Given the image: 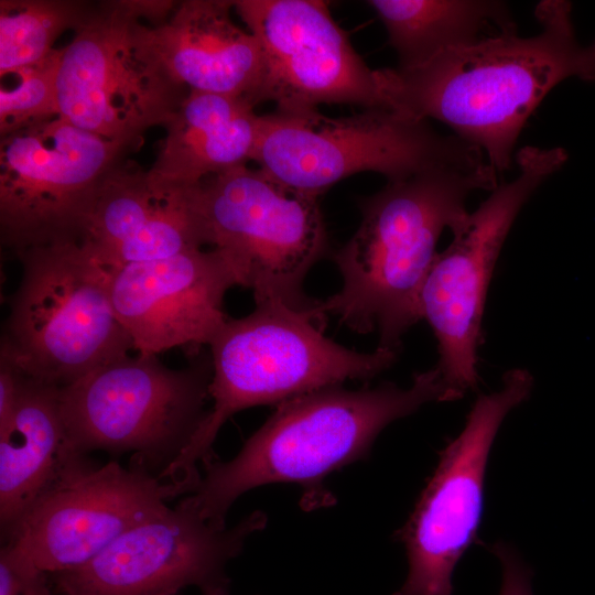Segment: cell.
Here are the masks:
<instances>
[{"label": "cell", "instance_id": "cell-21", "mask_svg": "<svg viewBox=\"0 0 595 595\" xmlns=\"http://www.w3.org/2000/svg\"><path fill=\"white\" fill-rule=\"evenodd\" d=\"M399 68L420 66L443 52L517 33L507 6L491 0H370Z\"/></svg>", "mask_w": 595, "mask_h": 595}, {"label": "cell", "instance_id": "cell-17", "mask_svg": "<svg viewBox=\"0 0 595 595\" xmlns=\"http://www.w3.org/2000/svg\"><path fill=\"white\" fill-rule=\"evenodd\" d=\"M192 191L160 185L121 160L102 181L80 242L107 268L202 249Z\"/></svg>", "mask_w": 595, "mask_h": 595}, {"label": "cell", "instance_id": "cell-1", "mask_svg": "<svg viewBox=\"0 0 595 595\" xmlns=\"http://www.w3.org/2000/svg\"><path fill=\"white\" fill-rule=\"evenodd\" d=\"M572 4L541 1V30L452 48L412 68H380L386 105L418 120L436 119L477 147L497 172L512 163L517 139L530 115L561 82H595V40L578 43Z\"/></svg>", "mask_w": 595, "mask_h": 595}, {"label": "cell", "instance_id": "cell-14", "mask_svg": "<svg viewBox=\"0 0 595 595\" xmlns=\"http://www.w3.org/2000/svg\"><path fill=\"white\" fill-rule=\"evenodd\" d=\"M53 482L36 498L6 542L15 544L46 573L78 569L121 534L164 511L185 494L137 462L93 465L87 456L65 457Z\"/></svg>", "mask_w": 595, "mask_h": 595}, {"label": "cell", "instance_id": "cell-13", "mask_svg": "<svg viewBox=\"0 0 595 595\" xmlns=\"http://www.w3.org/2000/svg\"><path fill=\"white\" fill-rule=\"evenodd\" d=\"M260 510L232 527L206 520L191 496L132 527L87 564L54 574L61 595H228L226 565L267 524Z\"/></svg>", "mask_w": 595, "mask_h": 595}, {"label": "cell", "instance_id": "cell-24", "mask_svg": "<svg viewBox=\"0 0 595 595\" xmlns=\"http://www.w3.org/2000/svg\"><path fill=\"white\" fill-rule=\"evenodd\" d=\"M46 574L15 544L1 548L0 595H51Z\"/></svg>", "mask_w": 595, "mask_h": 595}, {"label": "cell", "instance_id": "cell-7", "mask_svg": "<svg viewBox=\"0 0 595 595\" xmlns=\"http://www.w3.org/2000/svg\"><path fill=\"white\" fill-rule=\"evenodd\" d=\"M175 7L166 0H117L94 4L61 48L58 116L109 140L136 144L164 126L187 93L160 63L141 19L162 22Z\"/></svg>", "mask_w": 595, "mask_h": 595}, {"label": "cell", "instance_id": "cell-3", "mask_svg": "<svg viewBox=\"0 0 595 595\" xmlns=\"http://www.w3.org/2000/svg\"><path fill=\"white\" fill-rule=\"evenodd\" d=\"M431 401H452L436 367L416 374L407 389L334 386L284 400L232 459L204 464L205 475L190 496L201 515L217 524H226L240 495L266 484L301 485L304 508L328 505L323 478L367 457L388 424Z\"/></svg>", "mask_w": 595, "mask_h": 595}, {"label": "cell", "instance_id": "cell-2", "mask_svg": "<svg viewBox=\"0 0 595 595\" xmlns=\"http://www.w3.org/2000/svg\"><path fill=\"white\" fill-rule=\"evenodd\" d=\"M496 171L444 166L389 182L360 204V226L334 256L339 292L318 300L316 312L333 314L357 333L379 332V348L398 351L402 336L421 320L420 296L444 228L457 231L475 190L494 191Z\"/></svg>", "mask_w": 595, "mask_h": 595}, {"label": "cell", "instance_id": "cell-6", "mask_svg": "<svg viewBox=\"0 0 595 595\" xmlns=\"http://www.w3.org/2000/svg\"><path fill=\"white\" fill-rule=\"evenodd\" d=\"M252 161L281 185L318 197L356 173L394 182L436 167L488 163L477 147L387 107L339 118L317 108L277 109L261 116Z\"/></svg>", "mask_w": 595, "mask_h": 595}, {"label": "cell", "instance_id": "cell-4", "mask_svg": "<svg viewBox=\"0 0 595 595\" xmlns=\"http://www.w3.org/2000/svg\"><path fill=\"white\" fill-rule=\"evenodd\" d=\"M315 307L298 311L280 302H260L249 315L227 318L208 345L213 407L160 478L192 493L201 479L197 464L213 459V443L235 413L346 380H369L393 365L398 351L378 347L359 353L325 337V318Z\"/></svg>", "mask_w": 595, "mask_h": 595}, {"label": "cell", "instance_id": "cell-20", "mask_svg": "<svg viewBox=\"0 0 595 595\" xmlns=\"http://www.w3.org/2000/svg\"><path fill=\"white\" fill-rule=\"evenodd\" d=\"M60 389L26 377L14 413L0 430V527L4 541L61 465L65 428Z\"/></svg>", "mask_w": 595, "mask_h": 595}, {"label": "cell", "instance_id": "cell-22", "mask_svg": "<svg viewBox=\"0 0 595 595\" xmlns=\"http://www.w3.org/2000/svg\"><path fill=\"white\" fill-rule=\"evenodd\" d=\"M93 8L78 0H1L0 76L46 58L56 39L75 31Z\"/></svg>", "mask_w": 595, "mask_h": 595}, {"label": "cell", "instance_id": "cell-18", "mask_svg": "<svg viewBox=\"0 0 595 595\" xmlns=\"http://www.w3.org/2000/svg\"><path fill=\"white\" fill-rule=\"evenodd\" d=\"M234 1L177 2L149 28L151 45L169 76L188 91L263 101L264 60L250 31L230 17Z\"/></svg>", "mask_w": 595, "mask_h": 595}, {"label": "cell", "instance_id": "cell-10", "mask_svg": "<svg viewBox=\"0 0 595 595\" xmlns=\"http://www.w3.org/2000/svg\"><path fill=\"white\" fill-rule=\"evenodd\" d=\"M567 159L561 147L522 148L516 178L491 191L434 259L421 291L420 316L436 337V368L452 401L477 388L485 302L505 239L529 197Z\"/></svg>", "mask_w": 595, "mask_h": 595}, {"label": "cell", "instance_id": "cell-11", "mask_svg": "<svg viewBox=\"0 0 595 595\" xmlns=\"http://www.w3.org/2000/svg\"><path fill=\"white\" fill-rule=\"evenodd\" d=\"M133 145L60 116L0 138V239L14 255L80 241L106 175Z\"/></svg>", "mask_w": 595, "mask_h": 595}, {"label": "cell", "instance_id": "cell-12", "mask_svg": "<svg viewBox=\"0 0 595 595\" xmlns=\"http://www.w3.org/2000/svg\"><path fill=\"white\" fill-rule=\"evenodd\" d=\"M532 388L528 370H508L501 388L476 399L461 433L440 452L433 475L396 533L405 548L409 573L393 595H453L454 569L477 540L493 443L506 415Z\"/></svg>", "mask_w": 595, "mask_h": 595}, {"label": "cell", "instance_id": "cell-16", "mask_svg": "<svg viewBox=\"0 0 595 595\" xmlns=\"http://www.w3.org/2000/svg\"><path fill=\"white\" fill-rule=\"evenodd\" d=\"M107 270L113 311L141 356L175 347L197 355L227 321L224 296L238 285L231 264L215 248Z\"/></svg>", "mask_w": 595, "mask_h": 595}, {"label": "cell", "instance_id": "cell-26", "mask_svg": "<svg viewBox=\"0 0 595 595\" xmlns=\"http://www.w3.org/2000/svg\"><path fill=\"white\" fill-rule=\"evenodd\" d=\"M26 376L8 358L0 356V430L11 420Z\"/></svg>", "mask_w": 595, "mask_h": 595}, {"label": "cell", "instance_id": "cell-9", "mask_svg": "<svg viewBox=\"0 0 595 595\" xmlns=\"http://www.w3.org/2000/svg\"><path fill=\"white\" fill-rule=\"evenodd\" d=\"M205 244L231 264L256 303L311 311L303 282L327 247L320 197L294 192L260 169L241 165L193 187Z\"/></svg>", "mask_w": 595, "mask_h": 595}, {"label": "cell", "instance_id": "cell-15", "mask_svg": "<svg viewBox=\"0 0 595 595\" xmlns=\"http://www.w3.org/2000/svg\"><path fill=\"white\" fill-rule=\"evenodd\" d=\"M234 8L263 53V101L279 110L387 107L378 69L357 54L325 1L236 0Z\"/></svg>", "mask_w": 595, "mask_h": 595}, {"label": "cell", "instance_id": "cell-5", "mask_svg": "<svg viewBox=\"0 0 595 595\" xmlns=\"http://www.w3.org/2000/svg\"><path fill=\"white\" fill-rule=\"evenodd\" d=\"M15 256L21 278L11 295L0 356L26 377L63 388L129 355L133 344L113 311L108 270L80 241Z\"/></svg>", "mask_w": 595, "mask_h": 595}, {"label": "cell", "instance_id": "cell-19", "mask_svg": "<svg viewBox=\"0 0 595 595\" xmlns=\"http://www.w3.org/2000/svg\"><path fill=\"white\" fill-rule=\"evenodd\" d=\"M251 102L225 95L188 91L164 123L159 154L148 169L158 184L188 190L205 178L252 161L261 116Z\"/></svg>", "mask_w": 595, "mask_h": 595}, {"label": "cell", "instance_id": "cell-23", "mask_svg": "<svg viewBox=\"0 0 595 595\" xmlns=\"http://www.w3.org/2000/svg\"><path fill=\"white\" fill-rule=\"evenodd\" d=\"M61 48L43 61L9 73L0 88V136L58 116L56 78Z\"/></svg>", "mask_w": 595, "mask_h": 595}, {"label": "cell", "instance_id": "cell-8", "mask_svg": "<svg viewBox=\"0 0 595 595\" xmlns=\"http://www.w3.org/2000/svg\"><path fill=\"white\" fill-rule=\"evenodd\" d=\"M212 374L210 358L172 369L156 356L137 354L61 388L62 455L132 453L131 461L160 476L205 419Z\"/></svg>", "mask_w": 595, "mask_h": 595}, {"label": "cell", "instance_id": "cell-25", "mask_svg": "<svg viewBox=\"0 0 595 595\" xmlns=\"http://www.w3.org/2000/svg\"><path fill=\"white\" fill-rule=\"evenodd\" d=\"M489 550L501 566L499 595H532V572L517 552L504 542L491 544Z\"/></svg>", "mask_w": 595, "mask_h": 595}]
</instances>
